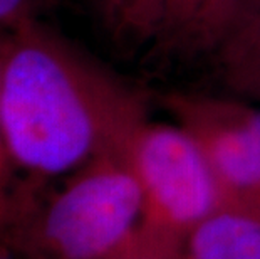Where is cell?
I'll return each instance as SVG.
<instances>
[{"label":"cell","mask_w":260,"mask_h":259,"mask_svg":"<svg viewBox=\"0 0 260 259\" xmlns=\"http://www.w3.org/2000/svg\"><path fill=\"white\" fill-rule=\"evenodd\" d=\"M146 117L135 90L37 19L5 32L2 133L15 170L32 182L68 177L124 150Z\"/></svg>","instance_id":"1"},{"label":"cell","mask_w":260,"mask_h":259,"mask_svg":"<svg viewBox=\"0 0 260 259\" xmlns=\"http://www.w3.org/2000/svg\"><path fill=\"white\" fill-rule=\"evenodd\" d=\"M151 5H153V10L156 14V22L159 25V12H161V0H151ZM158 32V31H156Z\"/></svg>","instance_id":"12"},{"label":"cell","mask_w":260,"mask_h":259,"mask_svg":"<svg viewBox=\"0 0 260 259\" xmlns=\"http://www.w3.org/2000/svg\"><path fill=\"white\" fill-rule=\"evenodd\" d=\"M165 106L198 141L225 204L260 209V104L178 91Z\"/></svg>","instance_id":"4"},{"label":"cell","mask_w":260,"mask_h":259,"mask_svg":"<svg viewBox=\"0 0 260 259\" xmlns=\"http://www.w3.org/2000/svg\"><path fill=\"white\" fill-rule=\"evenodd\" d=\"M143 195V229L183 244L207 217L225 206L222 190L198 141L180 123L148 117L126 143Z\"/></svg>","instance_id":"3"},{"label":"cell","mask_w":260,"mask_h":259,"mask_svg":"<svg viewBox=\"0 0 260 259\" xmlns=\"http://www.w3.org/2000/svg\"><path fill=\"white\" fill-rule=\"evenodd\" d=\"M5 32L7 31H0V64H2ZM15 172L17 170H15L12 160L9 157L7 147H5L4 141L2 120H0V231L14 222L20 207V199L17 197V190L14 187Z\"/></svg>","instance_id":"9"},{"label":"cell","mask_w":260,"mask_h":259,"mask_svg":"<svg viewBox=\"0 0 260 259\" xmlns=\"http://www.w3.org/2000/svg\"><path fill=\"white\" fill-rule=\"evenodd\" d=\"M245 10V0H161L154 46L167 56L212 54Z\"/></svg>","instance_id":"5"},{"label":"cell","mask_w":260,"mask_h":259,"mask_svg":"<svg viewBox=\"0 0 260 259\" xmlns=\"http://www.w3.org/2000/svg\"><path fill=\"white\" fill-rule=\"evenodd\" d=\"M185 259H260V209L225 204L181 244Z\"/></svg>","instance_id":"6"},{"label":"cell","mask_w":260,"mask_h":259,"mask_svg":"<svg viewBox=\"0 0 260 259\" xmlns=\"http://www.w3.org/2000/svg\"><path fill=\"white\" fill-rule=\"evenodd\" d=\"M212 56L225 95L260 104V4L243 10Z\"/></svg>","instance_id":"7"},{"label":"cell","mask_w":260,"mask_h":259,"mask_svg":"<svg viewBox=\"0 0 260 259\" xmlns=\"http://www.w3.org/2000/svg\"><path fill=\"white\" fill-rule=\"evenodd\" d=\"M17 220L27 259L113 256L143 227L141 189L124 150L89 160Z\"/></svg>","instance_id":"2"},{"label":"cell","mask_w":260,"mask_h":259,"mask_svg":"<svg viewBox=\"0 0 260 259\" xmlns=\"http://www.w3.org/2000/svg\"><path fill=\"white\" fill-rule=\"evenodd\" d=\"M255 4H260V0H245V9L252 7V5H255Z\"/></svg>","instance_id":"13"},{"label":"cell","mask_w":260,"mask_h":259,"mask_svg":"<svg viewBox=\"0 0 260 259\" xmlns=\"http://www.w3.org/2000/svg\"><path fill=\"white\" fill-rule=\"evenodd\" d=\"M106 259H185L180 244L141 231L124 247Z\"/></svg>","instance_id":"10"},{"label":"cell","mask_w":260,"mask_h":259,"mask_svg":"<svg viewBox=\"0 0 260 259\" xmlns=\"http://www.w3.org/2000/svg\"><path fill=\"white\" fill-rule=\"evenodd\" d=\"M46 0H0V31H10L30 19H37Z\"/></svg>","instance_id":"11"},{"label":"cell","mask_w":260,"mask_h":259,"mask_svg":"<svg viewBox=\"0 0 260 259\" xmlns=\"http://www.w3.org/2000/svg\"><path fill=\"white\" fill-rule=\"evenodd\" d=\"M108 29L126 42H154L158 31L151 0H86Z\"/></svg>","instance_id":"8"}]
</instances>
